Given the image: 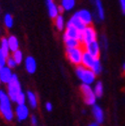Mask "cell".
Returning <instances> with one entry per match:
<instances>
[{"label": "cell", "instance_id": "1", "mask_svg": "<svg viewBox=\"0 0 125 126\" xmlns=\"http://www.w3.org/2000/svg\"><path fill=\"white\" fill-rule=\"evenodd\" d=\"M0 115L8 122L14 119V110L12 108V102L8 97L6 91L2 89H0Z\"/></svg>", "mask_w": 125, "mask_h": 126}, {"label": "cell", "instance_id": "2", "mask_svg": "<svg viewBox=\"0 0 125 126\" xmlns=\"http://www.w3.org/2000/svg\"><path fill=\"white\" fill-rule=\"evenodd\" d=\"M75 74L78 77V79L82 82V84L91 86V84L96 81V75L90 69L85 68L82 65H78L75 67Z\"/></svg>", "mask_w": 125, "mask_h": 126}, {"label": "cell", "instance_id": "3", "mask_svg": "<svg viewBox=\"0 0 125 126\" xmlns=\"http://www.w3.org/2000/svg\"><path fill=\"white\" fill-rule=\"evenodd\" d=\"M6 85H7V90H6L7 95L10 98L11 102L15 103V100H16L17 96L22 92V87H21L18 76L16 74H13L11 80Z\"/></svg>", "mask_w": 125, "mask_h": 126}, {"label": "cell", "instance_id": "4", "mask_svg": "<svg viewBox=\"0 0 125 126\" xmlns=\"http://www.w3.org/2000/svg\"><path fill=\"white\" fill-rule=\"evenodd\" d=\"M66 57L68 59V61L71 63V64L78 66V65H81V62H82V56L84 53V50L82 49V47H76V48H66Z\"/></svg>", "mask_w": 125, "mask_h": 126}, {"label": "cell", "instance_id": "5", "mask_svg": "<svg viewBox=\"0 0 125 126\" xmlns=\"http://www.w3.org/2000/svg\"><path fill=\"white\" fill-rule=\"evenodd\" d=\"M80 91L83 96V101L86 105L88 106H93L96 104V96L94 92H93V88L90 85H85V84H81L80 86Z\"/></svg>", "mask_w": 125, "mask_h": 126}, {"label": "cell", "instance_id": "6", "mask_svg": "<svg viewBox=\"0 0 125 126\" xmlns=\"http://www.w3.org/2000/svg\"><path fill=\"white\" fill-rule=\"evenodd\" d=\"M97 40V32L95 28L92 25L90 26H86L84 28V30L82 31V41L81 44L83 45H87L93 41Z\"/></svg>", "mask_w": 125, "mask_h": 126}, {"label": "cell", "instance_id": "7", "mask_svg": "<svg viewBox=\"0 0 125 126\" xmlns=\"http://www.w3.org/2000/svg\"><path fill=\"white\" fill-rule=\"evenodd\" d=\"M29 113H30L29 107L26 104L17 105L14 110V116H16V118L19 122H22V121H25L26 119H28Z\"/></svg>", "mask_w": 125, "mask_h": 126}, {"label": "cell", "instance_id": "8", "mask_svg": "<svg viewBox=\"0 0 125 126\" xmlns=\"http://www.w3.org/2000/svg\"><path fill=\"white\" fill-rule=\"evenodd\" d=\"M76 16L79 19L85 26H90L92 24L93 21V17H92V14L89 10L87 9H80L74 13Z\"/></svg>", "mask_w": 125, "mask_h": 126}, {"label": "cell", "instance_id": "9", "mask_svg": "<svg viewBox=\"0 0 125 126\" xmlns=\"http://www.w3.org/2000/svg\"><path fill=\"white\" fill-rule=\"evenodd\" d=\"M84 51L86 53H88L89 55H91L94 58H99L100 56V44L98 42V40L93 41L87 45H84Z\"/></svg>", "mask_w": 125, "mask_h": 126}, {"label": "cell", "instance_id": "10", "mask_svg": "<svg viewBox=\"0 0 125 126\" xmlns=\"http://www.w3.org/2000/svg\"><path fill=\"white\" fill-rule=\"evenodd\" d=\"M65 38L77 39L81 43V41H82V32L78 31L77 29H75L72 26H66V29H65L64 34H63V39H65Z\"/></svg>", "mask_w": 125, "mask_h": 126}, {"label": "cell", "instance_id": "11", "mask_svg": "<svg viewBox=\"0 0 125 126\" xmlns=\"http://www.w3.org/2000/svg\"><path fill=\"white\" fill-rule=\"evenodd\" d=\"M91 113H92L93 117H94V119H95V123L101 124V123L104 122V119H105L104 111L99 105H97V104L93 105L91 107Z\"/></svg>", "mask_w": 125, "mask_h": 126}, {"label": "cell", "instance_id": "12", "mask_svg": "<svg viewBox=\"0 0 125 126\" xmlns=\"http://www.w3.org/2000/svg\"><path fill=\"white\" fill-rule=\"evenodd\" d=\"M24 65H25V70L29 74H34L37 69V63L34 57L32 56H27L24 60Z\"/></svg>", "mask_w": 125, "mask_h": 126}, {"label": "cell", "instance_id": "13", "mask_svg": "<svg viewBox=\"0 0 125 126\" xmlns=\"http://www.w3.org/2000/svg\"><path fill=\"white\" fill-rule=\"evenodd\" d=\"M66 26H72L75 29H77L78 31H80V32H82V31L84 30V28L86 27L79 19H78V17L76 16L75 14H73L72 16L69 18V20L66 23Z\"/></svg>", "mask_w": 125, "mask_h": 126}, {"label": "cell", "instance_id": "14", "mask_svg": "<svg viewBox=\"0 0 125 126\" xmlns=\"http://www.w3.org/2000/svg\"><path fill=\"white\" fill-rule=\"evenodd\" d=\"M97 59L99 58H94V57H92L91 55H89L88 53H86L84 51L83 53V56H82V62H81V65L84 66L85 68H88V69H92V67L94 66L95 64V62L97 61Z\"/></svg>", "mask_w": 125, "mask_h": 126}, {"label": "cell", "instance_id": "15", "mask_svg": "<svg viewBox=\"0 0 125 126\" xmlns=\"http://www.w3.org/2000/svg\"><path fill=\"white\" fill-rule=\"evenodd\" d=\"M13 74L14 73L12 72V69L8 68L7 66L3 67L1 70H0V82L7 84L11 80Z\"/></svg>", "mask_w": 125, "mask_h": 126}, {"label": "cell", "instance_id": "16", "mask_svg": "<svg viewBox=\"0 0 125 126\" xmlns=\"http://www.w3.org/2000/svg\"><path fill=\"white\" fill-rule=\"evenodd\" d=\"M26 100L28 102V105L30 108L32 109H36L37 108V105H38V99H37V96L36 94L31 91V90H28L26 92Z\"/></svg>", "mask_w": 125, "mask_h": 126}, {"label": "cell", "instance_id": "17", "mask_svg": "<svg viewBox=\"0 0 125 126\" xmlns=\"http://www.w3.org/2000/svg\"><path fill=\"white\" fill-rule=\"evenodd\" d=\"M7 41H8L10 52L13 53V52H15L16 50L19 49V41H18V38L15 35H9L7 37Z\"/></svg>", "mask_w": 125, "mask_h": 126}, {"label": "cell", "instance_id": "18", "mask_svg": "<svg viewBox=\"0 0 125 126\" xmlns=\"http://www.w3.org/2000/svg\"><path fill=\"white\" fill-rule=\"evenodd\" d=\"M94 5L96 8V14H97V17L100 20H104L105 19V11H104V7L102 4L101 0H94Z\"/></svg>", "mask_w": 125, "mask_h": 126}, {"label": "cell", "instance_id": "19", "mask_svg": "<svg viewBox=\"0 0 125 126\" xmlns=\"http://www.w3.org/2000/svg\"><path fill=\"white\" fill-rule=\"evenodd\" d=\"M46 5H47V10H48L49 17L51 19H55L59 15V13H58V6L55 4L54 1H52L50 3H47Z\"/></svg>", "mask_w": 125, "mask_h": 126}, {"label": "cell", "instance_id": "20", "mask_svg": "<svg viewBox=\"0 0 125 126\" xmlns=\"http://www.w3.org/2000/svg\"><path fill=\"white\" fill-rule=\"evenodd\" d=\"M0 50H1V52L6 58L10 56V49H9L7 37H2L1 40H0Z\"/></svg>", "mask_w": 125, "mask_h": 126}, {"label": "cell", "instance_id": "21", "mask_svg": "<svg viewBox=\"0 0 125 126\" xmlns=\"http://www.w3.org/2000/svg\"><path fill=\"white\" fill-rule=\"evenodd\" d=\"M54 25H55V27L58 31H63L65 29L66 24H65V19L63 17V15L59 14L58 16L54 19Z\"/></svg>", "mask_w": 125, "mask_h": 126}, {"label": "cell", "instance_id": "22", "mask_svg": "<svg viewBox=\"0 0 125 126\" xmlns=\"http://www.w3.org/2000/svg\"><path fill=\"white\" fill-rule=\"evenodd\" d=\"M93 92H94L96 98H101L104 93V86L101 81H96L94 87H93Z\"/></svg>", "mask_w": 125, "mask_h": 126}, {"label": "cell", "instance_id": "23", "mask_svg": "<svg viewBox=\"0 0 125 126\" xmlns=\"http://www.w3.org/2000/svg\"><path fill=\"white\" fill-rule=\"evenodd\" d=\"M75 0H61L60 6L64 9V11H71L75 7Z\"/></svg>", "mask_w": 125, "mask_h": 126}, {"label": "cell", "instance_id": "24", "mask_svg": "<svg viewBox=\"0 0 125 126\" xmlns=\"http://www.w3.org/2000/svg\"><path fill=\"white\" fill-rule=\"evenodd\" d=\"M64 44L66 48H76V47L81 46V43L77 39H72V38H65L63 39Z\"/></svg>", "mask_w": 125, "mask_h": 126}, {"label": "cell", "instance_id": "25", "mask_svg": "<svg viewBox=\"0 0 125 126\" xmlns=\"http://www.w3.org/2000/svg\"><path fill=\"white\" fill-rule=\"evenodd\" d=\"M11 57L14 59V61L16 62L17 65H20L21 63L23 62V53H22V51L20 49L16 50L15 52H13L12 55H11Z\"/></svg>", "mask_w": 125, "mask_h": 126}, {"label": "cell", "instance_id": "26", "mask_svg": "<svg viewBox=\"0 0 125 126\" xmlns=\"http://www.w3.org/2000/svg\"><path fill=\"white\" fill-rule=\"evenodd\" d=\"M3 22H4V25H5L6 28H12V27H13V24H14V20H13L12 15L9 14V13L5 14L4 19H3Z\"/></svg>", "mask_w": 125, "mask_h": 126}, {"label": "cell", "instance_id": "27", "mask_svg": "<svg viewBox=\"0 0 125 126\" xmlns=\"http://www.w3.org/2000/svg\"><path fill=\"white\" fill-rule=\"evenodd\" d=\"M91 71L94 73L96 76L97 75H99L101 72H102V65H101V62H100V59H97V61L95 62V64H94V66L92 67V69H91Z\"/></svg>", "mask_w": 125, "mask_h": 126}, {"label": "cell", "instance_id": "28", "mask_svg": "<svg viewBox=\"0 0 125 126\" xmlns=\"http://www.w3.org/2000/svg\"><path fill=\"white\" fill-rule=\"evenodd\" d=\"M15 103L17 105H22V104H26V94L22 91L19 95L17 96L16 100H15Z\"/></svg>", "mask_w": 125, "mask_h": 126}, {"label": "cell", "instance_id": "29", "mask_svg": "<svg viewBox=\"0 0 125 126\" xmlns=\"http://www.w3.org/2000/svg\"><path fill=\"white\" fill-rule=\"evenodd\" d=\"M6 66L10 69H13V68H15L17 66V64H16V62L14 61V59L11 56H9V57L6 58Z\"/></svg>", "mask_w": 125, "mask_h": 126}, {"label": "cell", "instance_id": "30", "mask_svg": "<svg viewBox=\"0 0 125 126\" xmlns=\"http://www.w3.org/2000/svg\"><path fill=\"white\" fill-rule=\"evenodd\" d=\"M5 66H6V57L3 55L1 50H0V70Z\"/></svg>", "mask_w": 125, "mask_h": 126}, {"label": "cell", "instance_id": "31", "mask_svg": "<svg viewBox=\"0 0 125 126\" xmlns=\"http://www.w3.org/2000/svg\"><path fill=\"white\" fill-rule=\"evenodd\" d=\"M30 122H31V125L32 126H37V124H38L37 116L36 115H31L30 116Z\"/></svg>", "mask_w": 125, "mask_h": 126}, {"label": "cell", "instance_id": "32", "mask_svg": "<svg viewBox=\"0 0 125 126\" xmlns=\"http://www.w3.org/2000/svg\"><path fill=\"white\" fill-rule=\"evenodd\" d=\"M119 4H120V9L123 15H125V0H119Z\"/></svg>", "mask_w": 125, "mask_h": 126}, {"label": "cell", "instance_id": "33", "mask_svg": "<svg viewBox=\"0 0 125 126\" xmlns=\"http://www.w3.org/2000/svg\"><path fill=\"white\" fill-rule=\"evenodd\" d=\"M45 109H46V111H48V112H51L52 111V109H53V105L51 102H46L45 103Z\"/></svg>", "mask_w": 125, "mask_h": 126}, {"label": "cell", "instance_id": "34", "mask_svg": "<svg viewBox=\"0 0 125 126\" xmlns=\"http://www.w3.org/2000/svg\"><path fill=\"white\" fill-rule=\"evenodd\" d=\"M63 12H64V9H63V8H62V7L59 5V6H58V13L62 15V13H63Z\"/></svg>", "mask_w": 125, "mask_h": 126}, {"label": "cell", "instance_id": "35", "mask_svg": "<svg viewBox=\"0 0 125 126\" xmlns=\"http://www.w3.org/2000/svg\"><path fill=\"white\" fill-rule=\"evenodd\" d=\"M88 126H99V124H97V123L94 122V123H90Z\"/></svg>", "mask_w": 125, "mask_h": 126}, {"label": "cell", "instance_id": "36", "mask_svg": "<svg viewBox=\"0 0 125 126\" xmlns=\"http://www.w3.org/2000/svg\"><path fill=\"white\" fill-rule=\"evenodd\" d=\"M122 70L125 72V62L123 63V64H122Z\"/></svg>", "mask_w": 125, "mask_h": 126}, {"label": "cell", "instance_id": "37", "mask_svg": "<svg viewBox=\"0 0 125 126\" xmlns=\"http://www.w3.org/2000/svg\"><path fill=\"white\" fill-rule=\"evenodd\" d=\"M45 1H46V4H47V3H50V2L54 1V0H45Z\"/></svg>", "mask_w": 125, "mask_h": 126}, {"label": "cell", "instance_id": "38", "mask_svg": "<svg viewBox=\"0 0 125 126\" xmlns=\"http://www.w3.org/2000/svg\"><path fill=\"white\" fill-rule=\"evenodd\" d=\"M0 35H1V30H0Z\"/></svg>", "mask_w": 125, "mask_h": 126}, {"label": "cell", "instance_id": "39", "mask_svg": "<svg viewBox=\"0 0 125 126\" xmlns=\"http://www.w3.org/2000/svg\"><path fill=\"white\" fill-rule=\"evenodd\" d=\"M0 84H1V82H0Z\"/></svg>", "mask_w": 125, "mask_h": 126}]
</instances>
